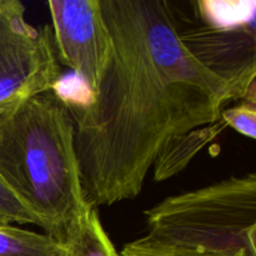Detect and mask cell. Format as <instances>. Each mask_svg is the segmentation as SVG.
Instances as JSON below:
<instances>
[{"label":"cell","mask_w":256,"mask_h":256,"mask_svg":"<svg viewBox=\"0 0 256 256\" xmlns=\"http://www.w3.org/2000/svg\"><path fill=\"white\" fill-rule=\"evenodd\" d=\"M112 52L86 100L72 106L85 199L110 206L142 192L172 140L216 122L236 98L180 42L166 0H100Z\"/></svg>","instance_id":"1"},{"label":"cell","mask_w":256,"mask_h":256,"mask_svg":"<svg viewBox=\"0 0 256 256\" xmlns=\"http://www.w3.org/2000/svg\"><path fill=\"white\" fill-rule=\"evenodd\" d=\"M0 175L45 234L62 242L92 206L80 178L74 116L56 89L0 116Z\"/></svg>","instance_id":"2"},{"label":"cell","mask_w":256,"mask_h":256,"mask_svg":"<svg viewBox=\"0 0 256 256\" xmlns=\"http://www.w3.org/2000/svg\"><path fill=\"white\" fill-rule=\"evenodd\" d=\"M145 246L222 256H256V174L232 176L165 198L145 210Z\"/></svg>","instance_id":"3"},{"label":"cell","mask_w":256,"mask_h":256,"mask_svg":"<svg viewBox=\"0 0 256 256\" xmlns=\"http://www.w3.org/2000/svg\"><path fill=\"white\" fill-rule=\"evenodd\" d=\"M189 54L232 88L238 102H256V2L166 0Z\"/></svg>","instance_id":"4"},{"label":"cell","mask_w":256,"mask_h":256,"mask_svg":"<svg viewBox=\"0 0 256 256\" xmlns=\"http://www.w3.org/2000/svg\"><path fill=\"white\" fill-rule=\"evenodd\" d=\"M62 76L52 28L30 24L19 0H0V116L58 89Z\"/></svg>","instance_id":"5"},{"label":"cell","mask_w":256,"mask_h":256,"mask_svg":"<svg viewBox=\"0 0 256 256\" xmlns=\"http://www.w3.org/2000/svg\"><path fill=\"white\" fill-rule=\"evenodd\" d=\"M48 6L59 62L84 82L89 94L99 84L112 52L100 0H49Z\"/></svg>","instance_id":"6"},{"label":"cell","mask_w":256,"mask_h":256,"mask_svg":"<svg viewBox=\"0 0 256 256\" xmlns=\"http://www.w3.org/2000/svg\"><path fill=\"white\" fill-rule=\"evenodd\" d=\"M224 126H226V124L219 119L214 124L195 129L172 140L165 146L168 149H162L155 159L154 178L156 182H162L179 172L200 149L224 129Z\"/></svg>","instance_id":"7"},{"label":"cell","mask_w":256,"mask_h":256,"mask_svg":"<svg viewBox=\"0 0 256 256\" xmlns=\"http://www.w3.org/2000/svg\"><path fill=\"white\" fill-rule=\"evenodd\" d=\"M62 244L65 256H120L100 222L98 208L94 206L72 225Z\"/></svg>","instance_id":"8"},{"label":"cell","mask_w":256,"mask_h":256,"mask_svg":"<svg viewBox=\"0 0 256 256\" xmlns=\"http://www.w3.org/2000/svg\"><path fill=\"white\" fill-rule=\"evenodd\" d=\"M0 256H65V246L45 232L0 224Z\"/></svg>","instance_id":"9"},{"label":"cell","mask_w":256,"mask_h":256,"mask_svg":"<svg viewBox=\"0 0 256 256\" xmlns=\"http://www.w3.org/2000/svg\"><path fill=\"white\" fill-rule=\"evenodd\" d=\"M0 224L36 225L42 228V222L22 205V202L10 190L0 175Z\"/></svg>","instance_id":"10"},{"label":"cell","mask_w":256,"mask_h":256,"mask_svg":"<svg viewBox=\"0 0 256 256\" xmlns=\"http://www.w3.org/2000/svg\"><path fill=\"white\" fill-rule=\"evenodd\" d=\"M220 119L235 132L249 139L256 138V102H238L232 106H226L220 114Z\"/></svg>","instance_id":"11"},{"label":"cell","mask_w":256,"mask_h":256,"mask_svg":"<svg viewBox=\"0 0 256 256\" xmlns=\"http://www.w3.org/2000/svg\"><path fill=\"white\" fill-rule=\"evenodd\" d=\"M119 254L120 256H222L214 254H204V252L156 249V248L145 246V245L140 244L138 240H134V242L125 244Z\"/></svg>","instance_id":"12"}]
</instances>
